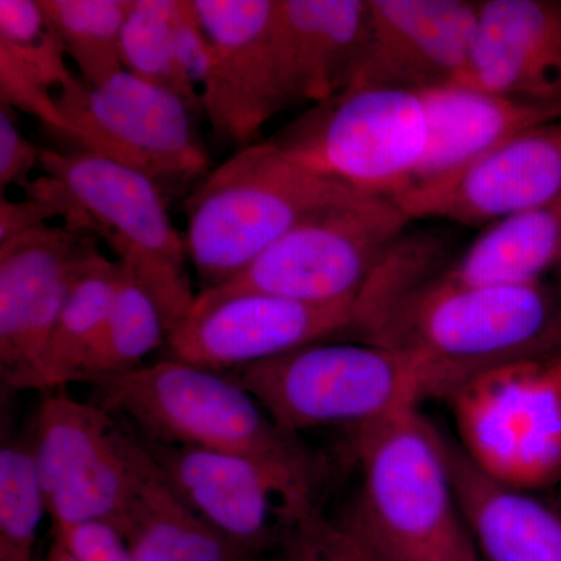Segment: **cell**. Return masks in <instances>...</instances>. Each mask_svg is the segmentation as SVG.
<instances>
[{
  "instance_id": "1",
  "label": "cell",
  "mask_w": 561,
  "mask_h": 561,
  "mask_svg": "<svg viewBox=\"0 0 561 561\" xmlns=\"http://www.w3.org/2000/svg\"><path fill=\"white\" fill-rule=\"evenodd\" d=\"M443 249L432 236L405 234L354 301L348 335L420 354L440 371L448 397L476 373L560 356L559 276L463 286L443 276Z\"/></svg>"
},
{
  "instance_id": "2",
  "label": "cell",
  "mask_w": 561,
  "mask_h": 561,
  "mask_svg": "<svg viewBox=\"0 0 561 561\" xmlns=\"http://www.w3.org/2000/svg\"><path fill=\"white\" fill-rule=\"evenodd\" d=\"M360 490L345 522L387 561H481L457 504L449 443L405 409L356 430Z\"/></svg>"
},
{
  "instance_id": "3",
  "label": "cell",
  "mask_w": 561,
  "mask_h": 561,
  "mask_svg": "<svg viewBox=\"0 0 561 561\" xmlns=\"http://www.w3.org/2000/svg\"><path fill=\"white\" fill-rule=\"evenodd\" d=\"M39 169L43 175L24 195L54 203L62 225L105 242L157 302L169 339L190 317L197 294L168 197L147 176L87 150L41 149Z\"/></svg>"
},
{
  "instance_id": "4",
  "label": "cell",
  "mask_w": 561,
  "mask_h": 561,
  "mask_svg": "<svg viewBox=\"0 0 561 561\" xmlns=\"http://www.w3.org/2000/svg\"><path fill=\"white\" fill-rule=\"evenodd\" d=\"M98 404L147 440L234 454L313 491L316 460L234 378L176 359L92 382Z\"/></svg>"
},
{
  "instance_id": "5",
  "label": "cell",
  "mask_w": 561,
  "mask_h": 561,
  "mask_svg": "<svg viewBox=\"0 0 561 561\" xmlns=\"http://www.w3.org/2000/svg\"><path fill=\"white\" fill-rule=\"evenodd\" d=\"M362 195L291 161L271 140L236 151L184 198V241L201 291L238 275L316 210Z\"/></svg>"
},
{
  "instance_id": "6",
  "label": "cell",
  "mask_w": 561,
  "mask_h": 561,
  "mask_svg": "<svg viewBox=\"0 0 561 561\" xmlns=\"http://www.w3.org/2000/svg\"><path fill=\"white\" fill-rule=\"evenodd\" d=\"M234 379L295 437L313 427L359 430L448 394L440 371L420 354L367 342L313 343Z\"/></svg>"
},
{
  "instance_id": "7",
  "label": "cell",
  "mask_w": 561,
  "mask_h": 561,
  "mask_svg": "<svg viewBox=\"0 0 561 561\" xmlns=\"http://www.w3.org/2000/svg\"><path fill=\"white\" fill-rule=\"evenodd\" d=\"M409 219L389 198L362 195L312 213L195 305L265 294L309 305L354 302L405 236Z\"/></svg>"
},
{
  "instance_id": "8",
  "label": "cell",
  "mask_w": 561,
  "mask_h": 561,
  "mask_svg": "<svg viewBox=\"0 0 561 561\" xmlns=\"http://www.w3.org/2000/svg\"><path fill=\"white\" fill-rule=\"evenodd\" d=\"M427 138L420 94L345 88L284 125L271 142L308 171L393 202L411 190Z\"/></svg>"
},
{
  "instance_id": "9",
  "label": "cell",
  "mask_w": 561,
  "mask_h": 561,
  "mask_svg": "<svg viewBox=\"0 0 561 561\" xmlns=\"http://www.w3.org/2000/svg\"><path fill=\"white\" fill-rule=\"evenodd\" d=\"M459 448L494 481L535 490L561 478V354L476 373L446 398Z\"/></svg>"
},
{
  "instance_id": "10",
  "label": "cell",
  "mask_w": 561,
  "mask_h": 561,
  "mask_svg": "<svg viewBox=\"0 0 561 561\" xmlns=\"http://www.w3.org/2000/svg\"><path fill=\"white\" fill-rule=\"evenodd\" d=\"M69 140L153 181L168 197L210 172L198 116L183 99L127 70L95 87L77 79L57 94Z\"/></svg>"
},
{
  "instance_id": "11",
  "label": "cell",
  "mask_w": 561,
  "mask_h": 561,
  "mask_svg": "<svg viewBox=\"0 0 561 561\" xmlns=\"http://www.w3.org/2000/svg\"><path fill=\"white\" fill-rule=\"evenodd\" d=\"M138 443L99 404L61 391L44 397L32 453L51 531L91 522L121 529L135 489Z\"/></svg>"
},
{
  "instance_id": "12",
  "label": "cell",
  "mask_w": 561,
  "mask_h": 561,
  "mask_svg": "<svg viewBox=\"0 0 561 561\" xmlns=\"http://www.w3.org/2000/svg\"><path fill=\"white\" fill-rule=\"evenodd\" d=\"M144 443L184 504L253 557L317 511L313 491L247 457Z\"/></svg>"
},
{
  "instance_id": "13",
  "label": "cell",
  "mask_w": 561,
  "mask_h": 561,
  "mask_svg": "<svg viewBox=\"0 0 561 561\" xmlns=\"http://www.w3.org/2000/svg\"><path fill=\"white\" fill-rule=\"evenodd\" d=\"M99 241L44 225L0 245V375L14 390L44 391L51 332L84 262Z\"/></svg>"
},
{
  "instance_id": "14",
  "label": "cell",
  "mask_w": 561,
  "mask_h": 561,
  "mask_svg": "<svg viewBox=\"0 0 561 561\" xmlns=\"http://www.w3.org/2000/svg\"><path fill=\"white\" fill-rule=\"evenodd\" d=\"M206 44L203 116L221 142L239 150L287 108L272 46L275 0H191Z\"/></svg>"
},
{
  "instance_id": "15",
  "label": "cell",
  "mask_w": 561,
  "mask_h": 561,
  "mask_svg": "<svg viewBox=\"0 0 561 561\" xmlns=\"http://www.w3.org/2000/svg\"><path fill=\"white\" fill-rule=\"evenodd\" d=\"M561 197V119L534 125L443 179L393 201L409 219L489 227Z\"/></svg>"
},
{
  "instance_id": "16",
  "label": "cell",
  "mask_w": 561,
  "mask_h": 561,
  "mask_svg": "<svg viewBox=\"0 0 561 561\" xmlns=\"http://www.w3.org/2000/svg\"><path fill=\"white\" fill-rule=\"evenodd\" d=\"M368 7L367 39L345 88L420 94L463 79L479 2L368 0Z\"/></svg>"
},
{
  "instance_id": "17",
  "label": "cell",
  "mask_w": 561,
  "mask_h": 561,
  "mask_svg": "<svg viewBox=\"0 0 561 561\" xmlns=\"http://www.w3.org/2000/svg\"><path fill=\"white\" fill-rule=\"evenodd\" d=\"M354 302L309 305L239 294L194 305L169 335L173 359L217 373L243 370L313 343L348 335Z\"/></svg>"
},
{
  "instance_id": "18",
  "label": "cell",
  "mask_w": 561,
  "mask_h": 561,
  "mask_svg": "<svg viewBox=\"0 0 561 561\" xmlns=\"http://www.w3.org/2000/svg\"><path fill=\"white\" fill-rule=\"evenodd\" d=\"M459 83L561 111V0H483Z\"/></svg>"
},
{
  "instance_id": "19",
  "label": "cell",
  "mask_w": 561,
  "mask_h": 561,
  "mask_svg": "<svg viewBox=\"0 0 561 561\" xmlns=\"http://www.w3.org/2000/svg\"><path fill=\"white\" fill-rule=\"evenodd\" d=\"M368 0H275L272 46L287 106L348 84L368 31Z\"/></svg>"
},
{
  "instance_id": "20",
  "label": "cell",
  "mask_w": 561,
  "mask_h": 561,
  "mask_svg": "<svg viewBox=\"0 0 561 561\" xmlns=\"http://www.w3.org/2000/svg\"><path fill=\"white\" fill-rule=\"evenodd\" d=\"M420 95L430 138L412 187L459 171L534 125L561 119V111L513 101L471 84H446Z\"/></svg>"
},
{
  "instance_id": "21",
  "label": "cell",
  "mask_w": 561,
  "mask_h": 561,
  "mask_svg": "<svg viewBox=\"0 0 561 561\" xmlns=\"http://www.w3.org/2000/svg\"><path fill=\"white\" fill-rule=\"evenodd\" d=\"M457 504L481 561H561V515L483 474L449 443Z\"/></svg>"
},
{
  "instance_id": "22",
  "label": "cell",
  "mask_w": 561,
  "mask_h": 561,
  "mask_svg": "<svg viewBox=\"0 0 561 561\" xmlns=\"http://www.w3.org/2000/svg\"><path fill=\"white\" fill-rule=\"evenodd\" d=\"M135 465V489L121 527L131 561L251 560V553L221 537L184 504L140 438Z\"/></svg>"
},
{
  "instance_id": "23",
  "label": "cell",
  "mask_w": 561,
  "mask_h": 561,
  "mask_svg": "<svg viewBox=\"0 0 561 561\" xmlns=\"http://www.w3.org/2000/svg\"><path fill=\"white\" fill-rule=\"evenodd\" d=\"M561 257V197L489 225L443 276L463 286H526Z\"/></svg>"
},
{
  "instance_id": "24",
  "label": "cell",
  "mask_w": 561,
  "mask_h": 561,
  "mask_svg": "<svg viewBox=\"0 0 561 561\" xmlns=\"http://www.w3.org/2000/svg\"><path fill=\"white\" fill-rule=\"evenodd\" d=\"M125 271L101 251L84 262L70 287L44 359V394L80 382L81 371L101 337Z\"/></svg>"
},
{
  "instance_id": "25",
  "label": "cell",
  "mask_w": 561,
  "mask_h": 561,
  "mask_svg": "<svg viewBox=\"0 0 561 561\" xmlns=\"http://www.w3.org/2000/svg\"><path fill=\"white\" fill-rule=\"evenodd\" d=\"M121 57L131 76L173 92L198 116L203 114L201 91L184 69L181 0H133Z\"/></svg>"
},
{
  "instance_id": "26",
  "label": "cell",
  "mask_w": 561,
  "mask_h": 561,
  "mask_svg": "<svg viewBox=\"0 0 561 561\" xmlns=\"http://www.w3.org/2000/svg\"><path fill=\"white\" fill-rule=\"evenodd\" d=\"M133 0H39L66 57L87 87L122 72L121 41Z\"/></svg>"
},
{
  "instance_id": "27",
  "label": "cell",
  "mask_w": 561,
  "mask_h": 561,
  "mask_svg": "<svg viewBox=\"0 0 561 561\" xmlns=\"http://www.w3.org/2000/svg\"><path fill=\"white\" fill-rule=\"evenodd\" d=\"M162 342H168V330L157 302L125 272L105 328L81 371L80 382L92 383L127 375L142 367L144 359L160 348Z\"/></svg>"
},
{
  "instance_id": "28",
  "label": "cell",
  "mask_w": 561,
  "mask_h": 561,
  "mask_svg": "<svg viewBox=\"0 0 561 561\" xmlns=\"http://www.w3.org/2000/svg\"><path fill=\"white\" fill-rule=\"evenodd\" d=\"M46 511L32 440L3 442L0 449V561H33Z\"/></svg>"
},
{
  "instance_id": "29",
  "label": "cell",
  "mask_w": 561,
  "mask_h": 561,
  "mask_svg": "<svg viewBox=\"0 0 561 561\" xmlns=\"http://www.w3.org/2000/svg\"><path fill=\"white\" fill-rule=\"evenodd\" d=\"M0 54L58 94L79 79L39 0H0Z\"/></svg>"
},
{
  "instance_id": "30",
  "label": "cell",
  "mask_w": 561,
  "mask_h": 561,
  "mask_svg": "<svg viewBox=\"0 0 561 561\" xmlns=\"http://www.w3.org/2000/svg\"><path fill=\"white\" fill-rule=\"evenodd\" d=\"M289 561H387L345 522L332 523L319 508L286 531Z\"/></svg>"
},
{
  "instance_id": "31",
  "label": "cell",
  "mask_w": 561,
  "mask_h": 561,
  "mask_svg": "<svg viewBox=\"0 0 561 561\" xmlns=\"http://www.w3.org/2000/svg\"><path fill=\"white\" fill-rule=\"evenodd\" d=\"M0 103L2 108L20 110L69 139L70 125L58 106L57 94L3 54H0Z\"/></svg>"
},
{
  "instance_id": "32",
  "label": "cell",
  "mask_w": 561,
  "mask_h": 561,
  "mask_svg": "<svg viewBox=\"0 0 561 561\" xmlns=\"http://www.w3.org/2000/svg\"><path fill=\"white\" fill-rule=\"evenodd\" d=\"M51 534L77 561H131L127 537L116 524L83 523Z\"/></svg>"
},
{
  "instance_id": "33",
  "label": "cell",
  "mask_w": 561,
  "mask_h": 561,
  "mask_svg": "<svg viewBox=\"0 0 561 561\" xmlns=\"http://www.w3.org/2000/svg\"><path fill=\"white\" fill-rule=\"evenodd\" d=\"M41 149L11 119L9 110H0V192L11 186L27 191L33 171L39 168Z\"/></svg>"
},
{
  "instance_id": "34",
  "label": "cell",
  "mask_w": 561,
  "mask_h": 561,
  "mask_svg": "<svg viewBox=\"0 0 561 561\" xmlns=\"http://www.w3.org/2000/svg\"><path fill=\"white\" fill-rule=\"evenodd\" d=\"M51 219H61L54 203L35 195H24L22 201L0 197V245L44 227Z\"/></svg>"
},
{
  "instance_id": "35",
  "label": "cell",
  "mask_w": 561,
  "mask_h": 561,
  "mask_svg": "<svg viewBox=\"0 0 561 561\" xmlns=\"http://www.w3.org/2000/svg\"><path fill=\"white\" fill-rule=\"evenodd\" d=\"M46 561H77L72 553L68 551L65 545L58 538L54 537L49 552H47Z\"/></svg>"
},
{
  "instance_id": "36",
  "label": "cell",
  "mask_w": 561,
  "mask_h": 561,
  "mask_svg": "<svg viewBox=\"0 0 561 561\" xmlns=\"http://www.w3.org/2000/svg\"><path fill=\"white\" fill-rule=\"evenodd\" d=\"M556 271H557V276H559V278H561V257H560V262H559V267H557Z\"/></svg>"
}]
</instances>
